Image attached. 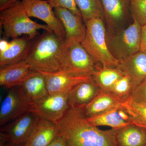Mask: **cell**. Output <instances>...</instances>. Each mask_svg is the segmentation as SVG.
<instances>
[{
	"label": "cell",
	"mask_w": 146,
	"mask_h": 146,
	"mask_svg": "<svg viewBox=\"0 0 146 146\" xmlns=\"http://www.w3.org/2000/svg\"><path fill=\"white\" fill-rule=\"evenodd\" d=\"M104 17L111 30L119 28L128 15L130 0H101Z\"/></svg>",
	"instance_id": "cell-16"
},
{
	"label": "cell",
	"mask_w": 146,
	"mask_h": 146,
	"mask_svg": "<svg viewBox=\"0 0 146 146\" xmlns=\"http://www.w3.org/2000/svg\"><path fill=\"white\" fill-rule=\"evenodd\" d=\"M123 75L117 68H100L92 75L94 83L101 90L108 91Z\"/></svg>",
	"instance_id": "cell-24"
},
{
	"label": "cell",
	"mask_w": 146,
	"mask_h": 146,
	"mask_svg": "<svg viewBox=\"0 0 146 146\" xmlns=\"http://www.w3.org/2000/svg\"><path fill=\"white\" fill-rule=\"evenodd\" d=\"M140 51L146 53V25L141 27Z\"/></svg>",
	"instance_id": "cell-31"
},
{
	"label": "cell",
	"mask_w": 146,
	"mask_h": 146,
	"mask_svg": "<svg viewBox=\"0 0 146 146\" xmlns=\"http://www.w3.org/2000/svg\"><path fill=\"white\" fill-rule=\"evenodd\" d=\"M17 0H0V11L13 4Z\"/></svg>",
	"instance_id": "cell-32"
},
{
	"label": "cell",
	"mask_w": 146,
	"mask_h": 146,
	"mask_svg": "<svg viewBox=\"0 0 146 146\" xmlns=\"http://www.w3.org/2000/svg\"><path fill=\"white\" fill-rule=\"evenodd\" d=\"M84 23L95 18L103 19L104 13L101 0H75Z\"/></svg>",
	"instance_id": "cell-25"
},
{
	"label": "cell",
	"mask_w": 146,
	"mask_h": 146,
	"mask_svg": "<svg viewBox=\"0 0 146 146\" xmlns=\"http://www.w3.org/2000/svg\"><path fill=\"white\" fill-rule=\"evenodd\" d=\"M41 73L45 76L48 94H68L78 84L93 80L91 76L79 74L68 71Z\"/></svg>",
	"instance_id": "cell-11"
},
{
	"label": "cell",
	"mask_w": 146,
	"mask_h": 146,
	"mask_svg": "<svg viewBox=\"0 0 146 146\" xmlns=\"http://www.w3.org/2000/svg\"><path fill=\"white\" fill-rule=\"evenodd\" d=\"M53 9H67L78 16H81L80 11L77 6L75 0H48Z\"/></svg>",
	"instance_id": "cell-28"
},
{
	"label": "cell",
	"mask_w": 146,
	"mask_h": 146,
	"mask_svg": "<svg viewBox=\"0 0 146 146\" xmlns=\"http://www.w3.org/2000/svg\"><path fill=\"white\" fill-rule=\"evenodd\" d=\"M120 108H115L93 117L87 118L91 124L95 126H108L115 129H120L127 126L133 125L123 120L119 113Z\"/></svg>",
	"instance_id": "cell-22"
},
{
	"label": "cell",
	"mask_w": 146,
	"mask_h": 146,
	"mask_svg": "<svg viewBox=\"0 0 146 146\" xmlns=\"http://www.w3.org/2000/svg\"><path fill=\"white\" fill-rule=\"evenodd\" d=\"M103 20L93 18L85 23L86 36L81 44L99 67L117 68L119 60L109 49Z\"/></svg>",
	"instance_id": "cell-4"
},
{
	"label": "cell",
	"mask_w": 146,
	"mask_h": 146,
	"mask_svg": "<svg viewBox=\"0 0 146 146\" xmlns=\"http://www.w3.org/2000/svg\"><path fill=\"white\" fill-rule=\"evenodd\" d=\"M121 108L128 115L132 124L146 129V104L134 101L130 96L122 102Z\"/></svg>",
	"instance_id": "cell-23"
},
{
	"label": "cell",
	"mask_w": 146,
	"mask_h": 146,
	"mask_svg": "<svg viewBox=\"0 0 146 146\" xmlns=\"http://www.w3.org/2000/svg\"><path fill=\"white\" fill-rule=\"evenodd\" d=\"M70 108L68 94H48L32 105V112L39 117L57 123Z\"/></svg>",
	"instance_id": "cell-9"
},
{
	"label": "cell",
	"mask_w": 146,
	"mask_h": 146,
	"mask_svg": "<svg viewBox=\"0 0 146 146\" xmlns=\"http://www.w3.org/2000/svg\"></svg>",
	"instance_id": "cell-34"
},
{
	"label": "cell",
	"mask_w": 146,
	"mask_h": 146,
	"mask_svg": "<svg viewBox=\"0 0 146 146\" xmlns=\"http://www.w3.org/2000/svg\"><path fill=\"white\" fill-rule=\"evenodd\" d=\"M57 123L68 146H118V129H100L89 122L82 109L70 108Z\"/></svg>",
	"instance_id": "cell-1"
},
{
	"label": "cell",
	"mask_w": 146,
	"mask_h": 146,
	"mask_svg": "<svg viewBox=\"0 0 146 146\" xmlns=\"http://www.w3.org/2000/svg\"><path fill=\"white\" fill-rule=\"evenodd\" d=\"M19 86L25 98L31 104L48 95L45 76L39 72L33 71Z\"/></svg>",
	"instance_id": "cell-17"
},
{
	"label": "cell",
	"mask_w": 146,
	"mask_h": 146,
	"mask_svg": "<svg viewBox=\"0 0 146 146\" xmlns=\"http://www.w3.org/2000/svg\"><path fill=\"white\" fill-rule=\"evenodd\" d=\"M48 146H68V143L62 133Z\"/></svg>",
	"instance_id": "cell-30"
},
{
	"label": "cell",
	"mask_w": 146,
	"mask_h": 146,
	"mask_svg": "<svg viewBox=\"0 0 146 146\" xmlns=\"http://www.w3.org/2000/svg\"><path fill=\"white\" fill-rule=\"evenodd\" d=\"M65 42V39L46 31L36 36L26 59L31 70L42 73L61 70Z\"/></svg>",
	"instance_id": "cell-2"
},
{
	"label": "cell",
	"mask_w": 146,
	"mask_h": 146,
	"mask_svg": "<svg viewBox=\"0 0 146 146\" xmlns=\"http://www.w3.org/2000/svg\"><path fill=\"white\" fill-rule=\"evenodd\" d=\"M25 10L30 18H38L45 23L53 32L65 39L63 25L48 0H21Z\"/></svg>",
	"instance_id": "cell-8"
},
{
	"label": "cell",
	"mask_w": 146,
	"mask_h": 146,
	"mask_svg": "<svg viewBox=\"0 0 146 146\" xmlns=\"http://www.w3.org/2000/svg\"><path fill=\"white\" fill-rule=\"evenodd\" d=\"M100 90L93 80L78 84L68 93L70 107L73 109H83Z\"/></svg>",
	"instance_id": "cell-19"
},
{
	"label": "cell",
	"mask_w": 146,
	"mask_h": 146,
	"mask_svg": "<svg viewBox=\"0 0 146 146\" xmlns=\"http://www.w3.org/2000/svg\"><path fill=\"white\" fill-rule=\"evenodd\" d=\"M129 7L133 19L141 27L146 25V0H130Z\"/></svg>",
	"instance_id": "cell-27"
},
{
	"label": "cell",
	"mask_w": 146,
	"mask_h": 146,
	"mask_svg": "<svg viewBox=\"0 0 146 146\" xmlns=\"http://www.w3.org/2000/svg\"><path fill=\"white\" fill-rule=\"evenodd\" d=\"M118 146H146V129L134 125L118 129Z\"/></svg>",
	"instance_id": "cell-21"
},
{
	"label": "cell",
	"mask_w": 146,
	"mask_h": 146,
	"mask_svg": "<svg viewBox=\"0 0 146 146\" xmlns=\"http://www.w3.org/2000/svg\"><path fill=\"white\" fill-rule=\"evenodd\" d=\"M122 101L108 91L101 90L83 109L86 117H93L115 108H120Z\"/></svg>",
	"instance_id": "cell-20"
},
{
	"label": "cell",
	"mask_w": 146,
	"mask_h": 146,
	"mask_svg": "<svg viewBox=\"0 0 146 146\" xmlns=\"http://www.w3.org/2000/svg\"><path fill=\"white\" fill-rule=\"evenodd\" d=\"M141 26L135 19L126 28L107 41L112 55L119 61L124 60L140 50Z\"/></svg>",
	"instance_id": "cell-6"
},
{
	"label": "cell",
	"mask_w": 146,
	"mask_h": 146,
	"mask_svg": "<svg viewBox=\"0 0 146 146\" xmlns=\"http://www.w3.org/2000/svg\"><path fill=\"white\" fill-rule=\"evenodd\" d=\"M108 91L121 101L125 100L130 96L133 91L130 79L127 76H123Z\"/></svg>",
	"instance_id": "cell-26"
},
{
	"label": "cell",
	"mask_w": 146,
	"mask_h": 146,
	"mask_svg": "<svg viewBox=\"0 0 146 146\" xmlns=\"http://www.w3.org/2000/svg\"><path fill=\"white\" fill-rule=\"evenodd\" d=\"M54 11L65 30V40L80 43L83 42L86 36V27L84 25L82 17L67 9L55 8Z\"/></svg>",
	"instance_id": "cell-13"
},
{
	"label": "cell",
	"mask_w": 146,
	"mask_h": 146,
	"mask_svg": "<svg viewBox=\"0 0 146 146\" xmlns=\"http://www.w3.org/2000/svg\"><path fill=\"white\" fill-rule=\"evenodd\" d=\"M0 11V26L5 39H13L23 35L34 39L39 35L40 30L53 32L46 24L32 20L20 0Z\"/></svg>",
	"instance_id": "cell-3"
},
{
	"label": "cell",
	"mask_w": 146,
	"mask_h": 146,
	"mask_svg": "<svg viewBox=\"0 0 146 146\" xmlns=\"http://www.w3.org/2000/svg\"><path fill=\"white\" fill-rule=\"evenodd\" d=\"M39 117L35 112H27L14 121L1 127L7 143L15 146L23 145L32 132Z\"/></svg>",
	"instance_id": "cell-10"
},
{
	"label": "cell",
	"mask_w": 146,
	"mask_h": 146,
	"mask_svg": "<svg viewBox=\"0 0 146 146\" xmlns=\"http://www.w3.org/2000/svg\"><path fill=\"white\" fill-rule=\"evenodd\" d=\"M34 40L27 36L11 39L7 49L0 53V68L25 60Z\"/></svg>",
	"instance_id": "cell-15"
},
{
	"label": "cell",
	"mask_w": 146,
	"mask_h": 146,
	"mask_svg": "<svg viewBox=\"0 0 146 146\" xmlns=\"http://www.w3.org/2000/svg\"><path fill=\"white\" fill-rule=\"evenodd\" d=\"M61 133L57 123L39 117L30 136L21 146H48Z\"/></svg>",
	"instance_id": "cell-14"
},
{
	"label": "cell",
	"mask_w": 146,
	"mask_h": 146,
	"mask_svg": "<svg viewBox=\"0 0 146 146\" xmlns=\"http://www.w3.org/2000/svg\"><path fill=\"white\" fill-rule=\"evenodd\" d=\"M32 105L27 101L19 86L9 89L1 103L0 126H3L27 112H32Z\"/></svg>",
	"instance_id": "cell-7"
},
{
	"label": "cell",
	"mask_w": 146,
	"mask_h": 146,
	"mask_svg": "<svg viewBox=\"0 0 146 146\" xmlns=\"http://www.w3.org/2000/svg\"><path fill=\"white\" fill-rule=\"evenodd\" d=\"M117 69L130 79L133 91L146 79V53L141 51L119 61Z\"/></svg>",
	"instance_id": "cell-12"
},
{
	"label": "cell",
	"mask_w": 146,
	"mask_h": 146,
	"mask_svg": "<svg viewBox=\"0 0 146 146\" xmlns=\"http://www.w3.org/2000/svg\"><path fill=\"white\" fill-rule=\"evenodd\" d=\"M100 68L81 43L65 39L61 70L91 76Z\"/></svg>",
	"instance_id": "cell-5"
},
{
	"label": "cell",
	"mask_w": 146,
	"mask_h": 146,
	"mask_svg": "<svg viewBox=\"0 0 146 146\" xmlns=\"http://www.w3.org/2000/svg\"><path fill=\"white\" fill-rule=\"evenodd\" d=\"M10 41H8L7 39H2L0 40V53L3 52L9 46Z\"/></svg>",
	"instance_id": "cell-33"
},
{
	"label": "cell",
	"mask_w": 146,
	"mask_h": 146,
	"mask_svg": "<svg viewBox=\"0 0 146 146\" xmlns=\"http://www.w3.org/2000/svg\"><path fill=\"white\" fill-rule=\"evenodd\" d=\"M130 96L134 101L146 104V79L132 91Z\"/></svg>",
	"instance_id": "cell-29"
},
{
	"label": "cell",
	"mask_w": 146,
	"mask_h": 146,
	"mask_svg": "<svg viewBox=\"0 0 146 146\" xmlns=\"http://www.w3.org/2000/svg\"><path fill=\"white\" fill-rule=\"evenodd\" d=\"M33 71L26 60L0 68V85L9 89L21 85Z\"/></svg>",
	"instance_id": "cell-18"
}]
</instances>
